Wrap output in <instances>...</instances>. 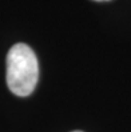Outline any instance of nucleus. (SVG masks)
<instances>
[{
	"label": "nucleus",
	"mask_w": 131,
	"mask_h": 132,
	"mask_svg": "<svg viewBox=\"0 0 131 132\" xmlns=\"http://www.w3.org/2000/svg\"><path fill=\"white\" fill-rule=\"evenodd\" d=\"M39 79V65L35 52L27 44L18 43L7 55V84L12 94L29 96Z\"/></svg>",
	"instance_id": "obj_1"
},
{
	"label": "nucleus",
	"mask_w": 131,
	"mask_h": 132,
	"mask_svg": "<svg viewBox=\"0 0 131 132\" xmlns=\"http://www.w3.org/2000/svg\"><path fill=\"white\" fill-rule=\"evenodd\" d=\"M94 2H109V0H94Z\"/></svg>",
	"instance_id": "obj_2"
},
{
	"label": "nucleus",
	"mask_w": 131,
	"mask_h": 132,
	"mask_svg": "<svg viewBox=\"0 0 131 132\" xmlns=\"http://www.w3.org/2000/svg\"><path fill=\"white\" fill-rule=\"evenodd\" d=\"M74 132H82V131H74Z\"/></svg>",
	"instance_id": "obj_3"
}]
</instances>
